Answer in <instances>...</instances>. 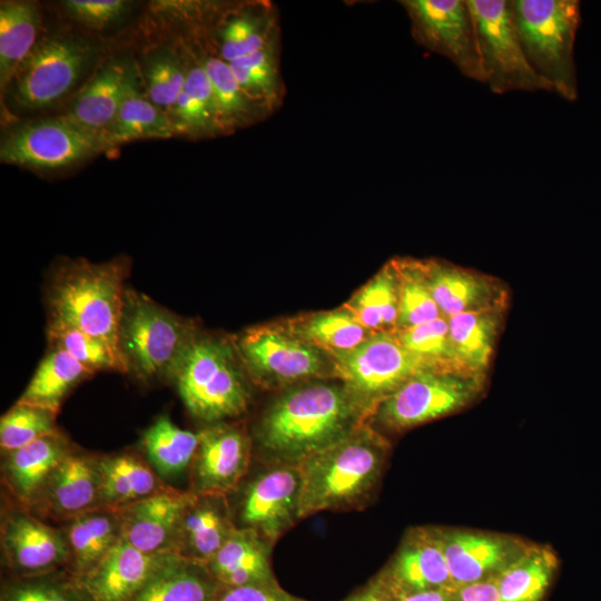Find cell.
<instances>
[{
	"mask_svg": "<svg viewBox=\"0 0 601 601\" xmlns=\"http://www.w3.org/2000/svg\"><path fill=\"white\" fill-rule=\"evenodd\" d=\"M367 420L341 380H315L284 388L262 410L249 431L254 459L300 465Z\"/></svg>",
	"mask_w": 601,
	"mask_h": 601,
	"instance_id": "obj_1",
	"label": "cell"
},
{
	"mask_svg": "<svg viewBox=\"0 0 601 601\" xmlns=\"http://www.w3.org/2000/svg\"><path fill=\"white\" fill-rule=\"evenodd\" d=\"M390 455L385 436L367 422L304 461L300 518L362 510L374 497Z\"/></svg>",
	"mask_w": 601,
	"mask_h": 601,
	"instance_id": "obj_2",
	"label": "cell"
},
{
	"mask_svg": "<svg viewBox=\"0 0 601 601\" xmlns=\"http://www.w3.org/2000/svg\"><path fill=\"white\" fill-rule=\"evenodd\" d=\"M128 266L122 257L105 263L80 258L59 264L46 290L48 323L78 328L118 352L117 334Z\"/></svg>",
	"mask_w": 601,
	"mask_h": 601,
	"instance_id": "obj_3",
	"label": "cell"
},
{
	"mask_svg": "<svg viewBox=\"0 0 601 601\" xmlns=\"http://www.w3.org/2000/svg\"><path fill=\"white\" fill-rule=\"evenodd\" d=\"M189 413L206 425L244 415L252 402V382L233 338L201 333L173 378Z\"/></svg>",
	"mask_w": 601,
	"mask_h": 601,
	"instance_id": "obj_4",
	"label": "cell"
},
{
	"mask_svg": "<svg viewBox=\"0 0 601 601\" xmlns=\"http://www.w3.org/2000/svg\"><path fill=\"white\" fill-rule=\"evenodd\" d=\"M199 329L193 321L126 287L117 348L125 372L144 383L173 381Z\"/></svg>",
	"mask_w": 601,
	"mask_h": 601,
	"instance_id": "obj_5",
	"label": "cell"
},
{
	"mask_svg": "<svg viewBox=\"0 0 601 601\" xmlns=\"http://www.w3.org/2000/svg\"><path fill=\"white\" fill-rule=\"evenodd\" d=\"M516 31L528 61L554 92L572 101L578 96L573 56L580 24L577 0H512Z\"/></svg>",
	"mask_w": 601,
	"mask_h": 601,
	"instance_id": "obj_6",
	"label": "cell"
},
{
	"mask_svg": "<svg viewBox=\"0 0 601 601\" xmlns=\"http://www.w3.org/2000/svg\"><path fill=\"white\" fill-rule=\"evenodd\" d=\"M253 385L284 388L337 378L333 357L296 335L285 322L256 325L233 338Z\"/></svg>",
	"mask_w": 601,
	"mask_h": 601,
	"instance_id": "obj_7",
	"label": "cell"
},
{
	"mask_svg": "<svg viewBox=\"0 0 601 601\" xmlns=\"http://www.w3.org/2000/svg\"><path fill=\"white\" fill-rule=\"evenodd\" d=\"M299 465L253 459L247 474L227 494L235 526L249 529L273 546L300 518Z\"/></svg>",
	"mask_w": 601,
	"mask_h": 601,
	"instance_id": "obj_8",
	"label": "cell"
},
{
	"mask_svg": "<svg viewBox=\"0 0 601 601\" xmlns=\"http://www.w3.org/2000/svg\"><path fill=\"white\" fill-rule=\"evenodd\" d=\"M482 376L426 368L410 377L376 406L367 423L402 432L454 413L481 390Z\"/></svg>",
	"mask_w": 601,
	"mask_h": 601,
	"instance_id": "obj_9",
	"label": "cell"
},
{
	"mask_svg": "<svg viewBox=\"0 0 601 601\" xmlns=\"http://www.w3.org/2000/svg\"><path fill=\"white\" fill-rule=\"evenodd\" d=\"M476 28L484 83L492 92L553 91L526 59L512 10V1L467 0Z\"/></svg>",
	"mask_w": 601,
	"mask_h": 601,
	"instance_id": "obj_10",
	"label": "cell"
},
{
	"mask_svg": "<svg viewBox=\"0 0 601 601\" xmlns=\"http://www.w3.org/2000/svg\"><path fill=\"white\" fill-rule=\"evenodd\" d=\"M93 48L69 36H48L37 41L16 70L9 89L17 106L40 109L65 97L89 66Z\"/></svg>",
	"mask_w": 601,
	"mask_h": 601,
	"instance_id": "obj_11",
	"label": "cell"
},
{
	"mask_svg": "<svg viewBox=\"0 0 601 601\" xmlns=\"http://www.w3.org/2000/svg\"><path fill=\"white\" fill-rule=\"evenodd\" d=\"M333 359L337 380L346 385L368 418L381 401L414 374L430 368L401 344L395 333H375Z\"/></svg>",
	"mask_w": 601,
	"mask_h": 601,
	"instance_id": "obj_12",
	"label": "cell"
},
{
	"mask_svg": "<svg viewBox=\"0 0 601 601\" xmlns=\"http://www.w3.org/2000/svg\"><path fill=\"white\" fill-rule=\"evenodd\" d=\"M414 40L451 60L460 72L484 82L474 18L466 0H403Z\"/></svg>",
	"mask_w": 601,
	"mask_h": 601,
	"instance_id": "obj_13",
	"label": "cell"
},
{
	"mask_svg": "<svg viewBox=\"0 0 601 601\" xmlns=\"http://www.w3.org/2000/svg\"><path fill=\"white\" fill-rule=\"evenodd\" d=\"M105 148L99 135L60 116L12 129L1 141L0 159L4 164L51 170L80 162Z\"/></svg>",
	"mask_w": 601,
	"mask_h": 601,
	"instance_id": "obj_14",
	"label": "cell"
},
{
	"mask_svg": "<svg viewBox=\"0 0 601 601\" xmlns=\"http://www.w3.org/2000/svg\"><path fill=\"white\" fill-rule=\"evenodd\" d=\"M1 549L12 578L68 570L70 552L62 529L17 504L2 512Z\"/></svg>",
	"mask_w": 601,
	"mask_h": 601,
	"instance_id": "obj_15",
	"label": "cell"
},
{
	"mask_svg": "<svg viewBox=\"0 0 601 601\" xmlns=\"http://www.w3.org/2000/svg\"><path fill=\"white\" fill-rule=\"evenodd\" d=\"M190 465V491L229 494L247 474L253 459L250 432L242 423L205 425Z\"/></svg>",
	"mask_w": 601,
	"mask_h": 601,
	"instance_id": "obj_16",
	"label": "cell"
},
{
	"mask_svg": "<svg viewBox=\"0 0 601 601\" xmlns=\"http://www.w3.org/2000/svg\"><path fill=\"white\" fill-rule=\"evenodd\" d=\"M99 456L71 450L53 469L27 508L40 519L63 522L100 508Z\"/></svg>",
	"mask_w": 601,
	"mask_h": 601,
	"instance_id": "obj_17",
	"label": "cell"
},
{
	"mask_svg": "<svg viewBox=\"0 0 601 601\" xmlns=\"http://www.w3.org/2000/svg\"><path fill=\"white\" fill-rule=\"evenodd\" d=\"M444 554L455 588L496 577L528 545L484 532L441 529Z\"/></svg>",
	"mask_w": 601,
	"mask_h": 601,
	"instance_id": "obj_18",
	"label": "cell"
},
{
	"mask_svg": "<svg viewBox=\"0 0 601 601\" xmlns=\"http://www.w3.org/2000/svg\"><path fill=\"white\" fill-rule=\"evenodd\" d=\"M236 529L226 494L195 493L185 505L170 552L207 564Z\"/></svg>",
	"mask_w": 601,
	"mask_h": 601,
	"instance_id": "obj_19",
	"label": "cell"
},
{
	"mask_svg": "<svg viewBox=\"0 0 601 601\" xmlns=\"http://www.w3.org/2000/svg\"><path fill=\"white\" fill-rule=\"evenodd\" d=\"M382 571L400 592L456 589L446 563L440 528L418 526L407 531Z\"/></svg>",
	"mask_w": 601,
	"mask_h": 601,
	"instance_id": "obj_20",
	"label": "cell"
},
{
	"mask_svg": "<svg viewBox=\"0 0 601 601\" xmlns=\"http://www.w3.org/2000/svg\"><path fill=\"white\" fill-rule=\"evenodd\" d=\"M174 553H147L122 538L81 579L93 601H131Z\"/></svg>",
	"mask_w": 601,
	"mask_h": 601,
	"instance_id": "obj_21",
	"label": "cell"
},
{
	"mask_svg": "<svg viewBox=\"0 0 601 601\" xmlns=\"http://www.w3.org/2000/svg\"><path fill=\"white\" fill-rule=\"evenodd\" d=\"M191 491L167 486L122 510L121 538L147 553H171L173 539Z\"/></svg>",
	"mask_w": 601,
	"mask_h": 601,
	"instance_id": "obj_22",
	"label": "cell"
},
{
	"mask_svg": "<svg viewBox=\"0 0 601 601\" xmlns=\"http://www.w3.org/2000/svg\"><path fill=\"white\" fill-rule=\"evenodd\" d=\"M420 266L443 316L500 308L502 290L489 277L434 259Z\"/></svg>",
	"mask_w": 601,
	"mask_h": 601,
	"instance_id": "obj_23",
	"label": "cell"
},
{
	"mask_svg": "<svg viewBox=\"0 0 601 601\" xmlns=\"http://www.w3.org/2000/svg\"><path fill=\"white\" fill-rule=\"evenodd\" d=\"M136 75V67L129 60L122 58L108 60L75 98L63 116L80 128L102 138V134L115 120Z\"/></svg>",
	"mask_w": 601,
	"mask_h": 601,
	"instance_id": "obj_24",
	"label": "cell"
},
{
	"mask_svg": "<svg viewBox=\"0 0 601 601\" xmlns=\"http://www.w3.org/2000/svg\"><path fill=\"white\" fill-rule=\"evenodd\" d=\"M273 548L255 531L236 528L206 566L220 585L276 584Z\"/></svg>",
	"mask_w": 601,
	"mask_h": 601,
	"instance_id": "obj_25",
	"label": "cell"
},
{
	"mask_svg": "<svg viewBox=\"0 0 601 601\" xmlns=\"http://www.w3.org/2000/svg\"><path fill=\"white\" fill-rule=\"evenodd\" d=\"M73 449L59 432L2 454V480L17 503L28 508L53 469Z\"/></svg>",
	"mask_w": 601,
	"mask_h": 601,
	"instance_id": "obj_26",
	"label": "cell"
},
{
	"mask_svg": "<svg viewBox=\"0 0 601 601\" xmlns=\"http://www.w3.org/2000/svg\"><path fill=\"white\" fill-rule=\"evenodd\" d=\"M61 523L70 552L68 570L79 579L96 569L121 540L120 510L96 508Z\"/></svg>",
	"mask_w": 601,
	"mask_h": 601,
	"instance_id": "obj_27",
	"label": "cell"
},
{
	"mask_svg": "<svg viewBox=\"0 0 601 601\" xmlns=\"http://www.w3.org/2000/svg\"><path fill=\"white\" fill-rule=\"evenodd\" d=\"M99 466L100 508L122 510L168 486L148 462L134 453L99 456Z\"/></svg>",
	"mask_w": 601,
	"mask_h": 601,
	"instance_id": "obj_28",
	"label": "cell"
},
{
	"mask_svg": "<svg viewBox=\"0 0 601 601\" xmlns=\"http://www.w3.org/2000/svg\"><path fill=\"white\" fill-rule=\"evenodd\" d=\"M217 38V56L226 62L262 50L280 39L276 7L259 2L234 13L219 27Z\"/></svg>",
	"mask_w": 601,
	"mask_h": 601,
	"instance_id": "obj_29",
	"label": "cell"
},
{
	"mask_svg": "<svg viewBox=\"0 0 601 601\" xmlns=\"http://www.w3.org/2000/svg\"><path fill=\"white\" fill-rule=\"evenodd\" d=\"M219 588L206 564L171 554L131 601H214Z\"/></svg>",
	"mask_w": 601,
	"mask_h": 601,
	"instance_id": "obj_30",
	"label": "cell"
},
{
	"mask_svg": "<svg viewBox=\"0 0 601 601\" xmlns=\"http://www.w3.org/2000/svg\"><path fill=\"white\" fill-rule=\"evenodd\" d=\"M284 322L296 335L333 358L353 351L373 335L344 306Z\"/></svg>",
	"mask_w": 601,
	"mask_h": 601,
	"instance_id": "obj_31",
	"label": "cell"
},
{
	"mask_svg": "<svg viewBox=\"0 0 601 601\" xmlns=\"http://www.w3.org/2000/svg\"><path fill=\"white\" fill-rule=\"evenodd\" d=\"M452 347L464 373L482 376L493 353L500 323L499 309H482L447 317Z\"/></svg>",
	"mask_w": 601,
	"mask_h": 601,
	"instance_id": "obj_32",
	"label": "cell"
},
{
	"mask_svg": "<svg viewBox=\"0 0 601 601\" xmlns=\"http://www.w3.org/2000/svg\"><path fill=\"white\" fill-rule=\"evenodd\" d=\"M400 278L394 260L384 265L343 305L371 333H395Z\"/></svg>",
	"mask_w": 601,
	"mask_h": 601,
	"instance_id": "obj_33",
	"label": "cell"
},
{
	"mask_svg": "<svg viewBox=\"0 0 601 601\" xmlns=\"http://www.w3.org/2000/svg\"><path fill=\"white\" fill-rule=\"evenodd\" d=\"M176 134L170 115L140 91L137 73L126 91L115 120L102 134V140L107 148L132 139L168 138Z\"/></svg>",
	"mask_w": 601,
	"mask_h": 601,
	"instance_id": "obj_34",
	"label": "cell"
},
{
	"mask_svg": "<svg viewBox=\"0 0 601 601\" xmlns=\"http://www.w3.org/2000/svg\"><path fill=\"white\" fill-rule=\"evenodd\" d=\"M168 114L177 134L200 138L224 132L213 86L203 60L187 68L184 90Z\"/></svg>",
	"mask_w": 601,
	"mask_h": 601,
	"instance_id": "obj_35",
	"label": "cell"
},
{
	"mask_svg": "<svg viewBox=\"0 0 601 601\" xmlns=\"http://www.w3.org/2000/svg\"><path fill=\"white\" fill-rule=\"evenodd\" d=\"M92 374L66 351L50 346L18 402L58 413L67 394Z\"/></svg>",
	"mask_w": 601,
	"mask_h": 601,
	"instance_id": "obj_36",
	"label": "cell"
},
{
	"mask_svg": "<svg viewBox=\"0 0 601 601\" xmlns=\"http://www.w3.org/2000/svg\"><path fill=\"white\" fill-rule=\"evenodd\" d=\"M558 564L549 548L528 545L495 577L501 601H543Z\"/></svg>",
	"mask_w": 601,
	"mask_h": 601,
	"instance_id": "obj_37",
	"label": "cell"
},
{
	"mask_svg": "<svg viewBox=\"0 0 601 601\" xmlns=\"http://www.w3.org/2000/svg\"><path fill=\"white\" fill-rule=\"evenodd\" d=\"M40 26L38 7L31 1H2L0 4V85L8 89L24 58L37 43Z\"/></svg>",
	"mask_w": 601,
	"mask_h": 601,
	"instance_id": "obj_38",
	"label": "cell"
},
{
	"mask_svg": "<svg viewBox=\"0 0 601 601\" xmlns=\"http://www.w3.org/2000/svg\"><path fill=\"white\" fill-rule=\"evenodd\" d=\"M228 63L245 95L268 116L282 106L286 89L280 69V39Z\"/></svg>",
	"mask_w": 601,
	"mask_h": 601,
	"instance_id": "obj_39",
	"label": "cell"
},
{
	"mask_svg": "<svg viewBox=\"0 0 601 601\" xmlns=\"http://www.w3.org/2000/svg\"><path fill=\"white\" fill-rule=\"evenodd\" d=\"M199 433L183 430L166 416H159L141 436L148 463L161 479H171L190 469Z\"/></svg>",
	"mask_w": 601,
	"mask_h": 601,
	"instance_id": "obj_40",
	"label": "cell"
},
{
	"mask_svg": "<svg viewBox=\"0 0 601 601\" xmlns=\"http://www.w3.org/2000/svg\"><path fill=\"white\" fill-rule=\"evenodd\" d=\"M201 60L213 86L224 132L268 116L245 95L228 62L214 55H207Z\"/></svg>",
	"mask_w": 601,
	"mask_h": 601,
	"instance_id": "obj_41",
	"label": "cell"
},
{
	"mask_svg": "<svg viewBox=\"0 0 601 601\" xmlns=\"http://www.w3.org/2000/svg\"><path fill=\"white\" fill-rule=\"evenodd\" d=\"M0 601H93L81 579L69 570L12 578L1 587Z\"/></svg>",
	"mask_w": 601,
	"mask_h": 601,
	"instance_id": "obj_42",
	"label": "cell"
},
{
	"mask_svg": "<svg viewBox=\"0 0 601 601\" xmlns=\"http://www.w3.org/2000/svg\"><path fill=\"white\" fill-rule=\"evenodd\" d=\"M400 278L397 329L416 326L443 314L436 305L422 273L420 260L393 259Z\"/></svg>",
	"mask_w": 601,
	"mask_h": 601,
	"instance_id": "obj_43",
	"label": "cell"
},
{
	"mask_svg": "<svg viewBox=\"0 0 601 601\" xmlns=\"http://www.w3.org/2000/svg\"><path fill=\"white\" fill-rule=\"evenodd\" d=\"M47 337L50 346L66 351L92 373H126L118 352L100 338L58 323H48Z\"/></svg>",
	"mask_w": 601,
	"mask_h": 601,
	"instance_id": "obj_44",
	"label": "cell"
},
{
	"mask_svg": "<svg viewBox=\"0 0 601 601\" xmlns=\"http://www.w3.org/2000/svg\"><path fill=\"white\" fill-rule=\"evenodd\" d=\"M401 344L430 368L462 372L451 343L447 317L395 332ZM467 374V373H466Z\"/></svg>",
	"mask_w": 601,
	"mask_h": 601,
	"instance_id": "obj_45",
	"label": "cell"
},
{
	"mask_svg": "<svg viewBox=\"0 0 601 601\" xmlns=\"http://www.w3.org/2000/svg\"><path fill=\"white\" fill-rule=\"evenodd\" d=\"M56 415L47 408L17 402L0 421L1 454L59 433Z\"/></svg>",
	"mask_w": 601,
	"mask_h": 601,
	"instance_id": "obj_46",
	"label": "cell"
},
{
	"mask_svg": "<svg viewBox=\"0 0 601 601\" xmlns=\"http://www.w3.org/2000/svg\"><path fill=\"white\" fill-rule=\"evenodd\" d=\"M145 76L149 100L170 110L184 90L187 68L170 52L160 51L148 57Z\"/></svg>",
	"mask_w": 601,
	"mask_h": 601,
	"instance_id": "obj_47",
	"label": "cell"
},
{
	"mask_svg": "<svg viewBox=\"0 0 601 601\" xmlns=\"http://www.w3.org/2000/svg\"><path fill=\"white\" fill-rule=\"evenodd\" d=\"M61 3L73 20L92 29H105L118 23L130 7V2L125 0H66Z\"/></svg>",
	"mask_w": 601,
	"mask_h": 601,
	"instance_id": "obj_48",
	"label": "cell"
},
{
	"mask_svg": "<svg viewBox=\"0 0 601 601\" xmlns=\"http://www.w3.org/2000/svg\"><path fill=\"white\" fill-rule=\"evenodd\" d=\"M214 601H307L285 591L278 583L226 587L220 585Z\"/></svg>",
	"mask_w": 601,
	"mask_h": 601,
	"instance_id": "obj_49",
	"label": "cell"
},
{
	"mask_svg": "<svg viewBox=\"0 0 601 601\" xmlns=\"http://www.w3.org/2000/svg\"><path fill=\"white\" fill-rule=\"evenodd\" d=\"M398 592L381 570L365 585L343 601H397Z\"/></svg>",
	"mask_w": 601,
	"mask_h": 601,
	"instance_id": "obj_50",
	"label": "cell"
},
{
	"mask_svg": "<svg viewBox=\"0 0 601 601\" xmlns=\"http://www.w3.org/2000/svg\"><path fill=\"white\" fill-rule=\"evenodd\" d=\"M456 601H501L495 577L457 588Z\"/></svg>",
	"mask_w": 601,
	"mask_h": 601,
	"instance_id": "obj_51",
	"label": "cell"
},
{
	"mask_svg": "<svg viewBox=\"0 0 601 601\" xmlns=\"http://www.w3.org/2000/svg\"><path fill=\"white\" fill-rule=\"evenodd\" d=\"M397 592V601H456V589L441 588L414 592Z\"/></svg>",
	"mask_w": 601,
	"mask_h": 601,
	"instance_id": "obj_52",
	"label": "cell"
}]
</instances>
